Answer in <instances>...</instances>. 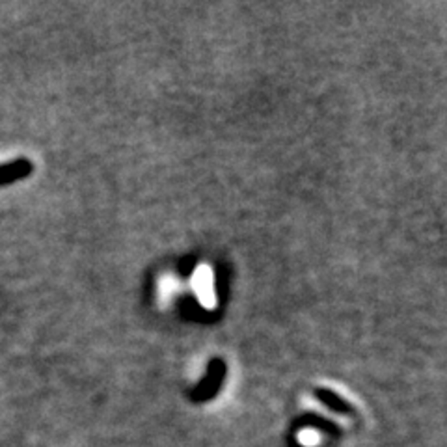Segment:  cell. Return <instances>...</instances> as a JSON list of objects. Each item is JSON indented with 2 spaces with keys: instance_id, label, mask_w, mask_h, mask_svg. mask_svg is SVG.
<instances>
[{
  "instance_id": "cell-1",
  "label": "cell",
  "mask_w": 447,
  "mask_h": 447,
  "mask_svg": "<svg viewBox=\"0 0 447 447\" xmlns=\"http://www.w3.org/2000/svg\"><path fill=\"white\" fill-rule=\"evenodd\" d=\"M32 171L34 162L27 157H17L8 162H2L0 164V188L27 179L28 176H32Z\"/></svg>"
},
{
  "instance_id": "cell-2",
  "label": "cell",
  "mask_w": 447,
  "mask_h": 447,
  "mask_svg": "<svg viewBox=\"0 0 447 447\" xmlns=\"http://www.w3.org/2000/svg\"><path fill=\"white\" fill-rule=\"evenodd\" d=\"M317 397H319L326 406H330L332 410H337V412H351V406L346 405L345 401L341 399V397H337L334 391H330V389H326V388L317 389Z\"/></svg>"
},
{
  "instance_id": "cell-3",
  "label": "cell",
  "mask_w": 447,
  "mask_h": 447,
  "mask_svg": "<svg viewBox=\"0 0 447 447\" xmlns=\"http://www.w3.org/2000/svg\"><path fill=\"white\" fill-rule=\"evenodd\" d=\"M197 293L202 294V298L207 302V300H211L213 298V293H211V278H209L207 271H200V274H197Z\"/></svg>"
}]
</instances>
